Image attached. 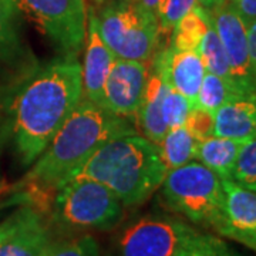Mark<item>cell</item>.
Instances as JSON below:
<instances>
[{
	"mask_svg": "<svg viewBox=\"0 0 256 256\" xmlns=\"http://www.w3.org/2000/svg\"><path fill=\"white\" fill-rule=\"evenodd\" d=\"M230 2L246 26L256 20V0H230Z\"/></svg>",
	"mask_w": 256,
	"mask_h": 256,
	"instance_id": "4dcf8cb0",
	"label": "cell"
},
{
	"mask_svg": "<svg viewBox=\"0 0 256 256\" xmlns=\"http://www.w3.org/2000/svg\"><path fill=\"white\" fill-rule=\"evenodd\" d=\"M175 256H242L224 240L210 234L200 232Z\"/></svg>",
	"mask_w": 256,
	"mask_h": 256,
	"instance_id": "d4e9b609",
	"label": "cell"
},
{
	"mask_svg": "<svg viewBox=\"0 0 256 256\" xmlns=\"http://www.w3.org/2000/svg\"><path fill=\"white\" fill-rule=\"evenodd\" d=\"M242 142L239 140L210 136L198 142L196 161L208 166L222 180H230Z\"/></svg>",
	"mask_w": 256,
	"mask_h": 256,
	"instance_id": "ac0fdd59",
	"label": "cell"
},
{
	"mask_svg": "<svg viewBox=\"0 0 256 256\" xmlns=\"http://www.w3.org/2000/svg\"><path fill=\"white\" fill-rule=\"evenodd\" d=\"M18 13L36 24L60 57L77 58L87 36L86 0H14Z\"/></svg>",
	"mask_w": 256,
	"mask_h": 256,
	"instance_id": "52a82bcc",
	"label": "cell"
},
{
	"mask_svg": "<svg viewBox=\"0 0 256 256\" xmlns=\"http://www.w3.org/2000/svg\"><path fill=\"white\" fill-rule=\"evenodd\" d=\"M239 96H244V92H239L232 82L216 74L205 72L195 107H201L204 110L215 114V111L222 107L225 102H228L232 98H236Z\"/></svg>",
	"mask_w": 256,
	"mask_h": 256,
	"instance_id": "44dd1931",
	"label": "cell"
},
{
	"mask_svg": "<svg viewBox=\"0 0 256 256\" xmlns=\"http://www.w3.org/2000/svg\"><path fill=\"white\" fill-rule=\"evenodd\" d=\"M14 0H0V77L13 88L38 68V62L20 33Z\"/></svg>",
	"mask_w": 256,
	"mask_h": 256,
	"instance_id": "30bf717a",
	"label": "cell"
},
{
	"mask_svg": "<svg viewBox=\"0 0 256 256\" xmlns=\"http://www.w3.org/2000/svg\"><path fill=\"white\" fill-rule=\"evenodd\" d=\"M161 201L175 215L215 232L224 220L222 178L200 161L170 170L160 186Z\"/></svg>",
	"mask_w": 256,
	"mask_h": 256,
	"instance_id": "277c9868",
	"label": "cell"
},
{
	"mask_svg": "<svg viewBox=\"0 0 256 256\" xmlns=\"http://www.w3.org/2000/svg\"><path fill=\"white\" fill-rule=\"evenodd\" d=\"M156 146L168 171L196 160L198 141L192 137L185 126L170 128Z\"/></svg>",
	"mask_w": 256,
	"mask_h": 256,
	"instance_id": "ffe728a7",
	"label": "cell"
},
{
	"mask_svg": "<svg viewBox=\"0 0 256 256\" xmlns=\"http://www.w3.org/2000/svg\"><path fill=\"white\" fill-rule=\"evenodd\" d=\"M152 57L160 63L168 82L190 101L194 108L206 72L201 54L188 50H175L168 46Z\"/></svg>",
	"mask_w": 256,
	"mask_h": 256,
	"instance_id": "5bb4252c",
	"label": "cell"
},
{
	"mask_svg": "<svg viewBox=\"0 0 256 256\" xmlns=\"http://www.w3.org/2000/svg\"><path fill=\"white\" fill-rule=\"evenodd\" d=\"M200 54H201L202 62H204V66H205L206 72L216 74V76H220L222 78L232 82V80H230V72H229L228 57H226L225 48H224L222 43H220V36H218L216 30L214 28L210 18L208 28L205 32V36L202 38L201 47H200Z\"/></svg>",
	"mask_w": 256,
	"mask_h": 256,
	"instance_id": "7402d4cb",
	"label": "cell"
},
{
	"mask_svg": "<svg viewBox=\"0 0 256 256\" xmlns=\"http://www.w3.org/2000/svg\"><path fill=\"white\" fill-rule=\"evenodd\" d=\"M191 108L190 101L168 82V86L165 88L164 98H162V112H164V118L168 126V130L178 127V126H184Z\"/></svg>",
	"mask_w": 256,
	"mask_h": 256,
	"instance_id": "484cf974",
	"label": "cell"
},
{
	"mask_svg": "<svg viewBox=\"0 0 256 256\" xmlns=\"http://www.w3.org/2000/svg\"><path fill=\"white\" fill-rule=\"evenodd\" d=\"M248 53H249V68L252 84L256 92V20L248 24Z\"/></svg>",
	"mask_w": 256,
	"mask_h": 256,
	"instance_id": "f546056e",
	"label": "cell"
},
{
	"mask_svg": "<svg viewBox=\"0 0 256 256\" xmlns=\"http://www.w3.org/2000/svg\"><path fill=\"white\" fill-rule=\"evenodd\" d=\"M230 181L256 192V134L245 140L239 148Z\"/></svg>",
	"mask_w": 256,
	"mask_h": 256,
	"instance_id": "603a6c76",
	"label": "cell"
},
{
	"mask_svg": "<svg viewBox=\"0 0 256 256\" xmlns=\"http://www.w3.org/2000/svg\"><path fill=\"white\" fill-rule=\"evenodd\" d=\"M127 134H136L131 120L82 98L24 176L23 185L28 191L23 192V200L26 205L34 202L37 208L38 198L68 182L98 146Z\"/></svg>",
	"mask_w": 256,
	"mask_h": 256,
	"instance_id": "7a4b0ae2",
	"label": "cell"
},
{
	"mask_svg": "<svg viewBox=\"0 0 256 256\" xmlns=\"http://www.w3.org/2000/svg\"><path fill=\"white\" fill-rule=\"evenodd\" d=\"M184 126L191 132L192 137L200 142L202 140L214 136L215 118L210 111L204 110L201 107H194L190 111Z\"/></svg>",
	"mask_w": 256,
	"mask_h": 256,
	"instance_id": "f1b7e54d",
	"label": "cell"
},
{
	"mask_svg": "<svg viewBox=\"0 0 256 256\" xmlns=\"http://www.w3.org/2000/svg\"><path fill=\"white\" fill-rule=\"evenodd\" d=\"M200 230L170 214H146L116 238L111 256H175Z\"/></svg>",
	"mask_w": 256,
	"mask_h": 256,
	"instance_id": "ba28073f",
	"label": "cell"
},
{
	"mask_svg": "<svg viewBox=\"0 0 256 256\" xmlns=\"http://www.w3.org/2000/svg\"><path fill=\"white\" fill-rule=\"evenodd\" d=\"M44 256H101L98 240L90 234L68 239H56Z\"/></svg>",
	"mask_w": 256,
	"mask_h": 256,
	"instance_id": "cb8c5ba5",
	"label": "cell"
},
{
	"mask_svg": "<svg viewBox=\"0 0 256 256\" xmlns=\"http://www.w3.org/2000/svg\"><path fill=\"white\" fill-rule=\"evenodd\" d=\"M222 185L225 210L216 234L256 252V192L242 188L230 180H222Z\"/></svg>",
	"mask_w": 256,
	"mask_h": 256,
	"instance_id": "7c38bea8",
	"label": "cell"
},
{
	"mask_svg": "<svg viewBox=\"0 0 256 256\" xmlns=\"http://www.w3.org/2000/svg\"><path fill=\"white\" fill-rule=\"evenodd\" d=\"M94 3H97V4H102L104 2H107V0H92Z\"/></svg>",
	"mask_w": 256,
	"mask_h": 256,
	"instance_id": "d590c367",
	"label": "cell"
},
{
	"mask_svg": "<svg viewBox=\"0 0 256 256\" xmlns=\"http://www.w3.org/2000/svg\"><path fill=\"white\" fill-rule=\"evenodd\" d=\"M148 63L116 57L102 92V107L112 114L132 120L146 90Z\"/></svg>",
	"mask_w": 256,
	"mask_h": 256,
	"instance_id": "8fae6325",
	"label": "cell"
},
{
	"mask_svg": "<svg viewBox=\"0 0 256 256\" xmlns=\"http://www.w3.org/2000/svg\"><path fill=\"white\" fill-rule=\"evenodd\" d=\"M10 137H12V128H10L9 118H0V156Z\"/></svg>",
	"mask_w": 256,
	"mask_h": 256,
	"instance_id": "d6a6232c",
	"label": "cell"
},
{
	"mask_svg": "<svg viewBox=\"0 0 256 256\" xmlns=\"http://www.w3.org/2000/svg\"><path fill=\"white\" fill-rule=\"evenodd\" d=\"M82 98V64L60 57L14 88L10 102V128L23 165H32L50 144Z\"/></svg>",
	"mask_w": 256,
	"mask_h": 256,
	"instance_id": "6da1fadb",
	"label": "cell"
},
{
	"mask_svg": "<svg viewBox=\"0 0 256 256\" xmlns=\"http://www.w3.org/2000/svg\"><path fill=\"white\" fill-rule=\"evenodd\" d=\"M138 8L146 12L148 14L154 16L158 20V14H160V10L162 8L165 0H132Z\"/></svg>",
	"mask_w": 256,
	"mask_h": 256,
	"instance_id": "1f68e13d",
	"label": "cell"
},
{
	"mask_svg": "<svg viewBox=\"0 0 256 256\" xmlns=\"http://www.w3.org/2000/svg\"><path fill=\"white\" fill-rule=\"evenodd\" d=\"M56 240L52 224L42 215L0 245V256H44Z\"/></svg>",
	"mask_w": 256,
	"mask_h": 256,
	"instance_id": "e0dca14e",
	"label": "cell"
},
{
	"mask_svg": "<svg viewBox=\"0 0 256 256\" xmlns=\"http://www.w3.org/2000/svg\"><path fill=\"white\" fill-rule=\"evenodd\" d=\"M8 190H9V186H8L6 184L0 182V198H2L3 195H4V192L8 191Z\"/></svg>",
	"mask_w": 256,
	"mask_h": 256,
	"instance_id": "e575fe53",
	"label": "cell"
},
{
	"mask_svg": "<svg viewBox=\"0 0 256 256\" xmlns=\"http://www.w3.org/2000/svg\"><path fill=\"white\" fill-rule=\"evenodd\" d=\"M43 215V210H37L32 205H23L9 215L4 220L0 222V245L12 238L18 230L24 228L26 225L34 222Z\"/></svg>",
	"mask_w": 256,
	"mask_h": 256,
	"instance_id": "83f0119b",
	"label": "cell"
},
{
	"mask_svg": "<svg viewBox=\"0 0 256 256\" xmlns=\"http://www.w3.org/2000/svg\"><path fill=\"white\" fill-rule=\"evenodd\" d=\"M168 80L164 72L160 63L152 57L151 72H148L146 90L138 108L137 120L144 137L154 144H160L168 131L162 112V98Z\"/></svg>",
	"mask_w": 256,
	"mask_h": 256,
	"instance_id": "9a60e30c",
	"label": "cell"
},
{
	"mask_svg": "<svg viewBox=\"0 0 256 256\" xmlns=\"http://www.w3.org/2000/svg\"><path fill=\"white\" fill-rule=\"evenodd\" d=\"M84 47V60L82 64V98L102 106L104 84L116 56L101 38L92 8L87 16V36Z\"/></svg>",
	"mask_w": 256,
	"mask_h": 256,
	"instance_id": "4fadbf2b",
	"label": "cell"
},
{
	"mask_svg": "<svg viewBox=\"0 0 256 256\" xmlns=\"http://www.w3.org/2000/svg\"><path fill=\"white\" fill-rule=\"evenodd\" d=\"M206 10L225 48L234 86L244 94H256L249 68L248 26L245 22L239 16L230 0H220Z\"/></svg>",
	"mask_w": 256,
	"mask_h": 256,
	"instance_id": "9c48e42d",
	"label": "cell"
},
{
	"mask_svg": "<svg viewBox=\"0 0 256 256\" xmlns=\"http://www.w3.org/2000/svg\"><path fill=\"white\" fill-rule=\"evenodd\" d=\"M214 136L245 141L256 134V94H244L225 102L214 114Z\"/></svg>",
	"mask_w": 256,
	"mask_h": 256,
	"instance_id": "2e32d148",
	"label": "cell"
},
{
	"mask_svg": "<svg viewBox=\"0 0 256 256\" xmlns=\"http://www.w3.org/2000/svg\"><path fill=\"white\" fill-rule=\"evenodd\" d=\"M210 24V14L201 4L185 14L171 32V40L168 46L175 50H188L200 53L202 38Z\"/></svg>",
	"mask_w": 256,
	"mask_h": 256,
	"instance_id": "d6986e66",
	"label": "cell"
},
{
	"mask_svg": "<svg viewBox=\"0 0 256 256\" xmlns=\"http://www.w3.org/2000/svg\"><path fill=\"white\" fill-rule=\"evenodd\" d=\"M220 2V0H200V4H201L202 8H205V9H210V8H212L214 4H216Z\"/></svg>",
	"mask_w": 256,
	"mask_h": 256,
	"instance_id": "836d02e7",
	"label": "cell"
},
{
	"mask_svg": "<svg viewBox=\"0 0 256 256\" xmlns=\"http://www.w3.org/2000/svg\"><path fill=\"white\" fill-rule=\"evenodd\" d=\"M198 4L200 0H165L158 14L160 33H171L176 23Z\"/></svg>",
	"mask_w": 256,
	"mask_h": 256,
	"instance_id": "4316f807",
	"label": "cell"
},
{
	"mask_svg": "<svg viewBox=\"0 0 256 256\" xmlns=\"http://www.w3.org/2000/svg\"><path fill=\"white\" fill-rule=\"evenodd\" d=\"M124 208L106 185L73 178L54 192L50 224L66 230H108L122 220Z\"/></svg>",
	"mask_w": 256,
	"mask_h": 256,
	"instance_id": "5b68a950",
	"label": "cell"
},
{
	"mask_svg": "<svg viewBox=\"0 0 256 256\" xmlns=\"http://www.w3.org/2000/svg\"><path fill=\"white\" fill-rule=\"evenodd\" d=\"M166 172L156 144L127 134L98 146L73 178L106 185L127 208L146 202L161 186Z\"/></svg>",
	"mask_w": 256,
	"mask_h": 256,
	"instance_id": "3957f363",
	"label": "cell"
},
{
	"mask_svg": "<svg viewBox=\"0 0 256 256\" xmlns=\"http://www.w3.org/2000/svg\"><path fill=\"white\" fill-rule=\"evenodd\" d=\"M96 18L102 42L116 57L148 63L154 56L161 34L158 20L132 0H107Z\"/></svg>",
	"mask_w": 256,
	"mask_h": 256,
	"instance_id": "8992f818",
	"label": "cell"
}]
</instances>
